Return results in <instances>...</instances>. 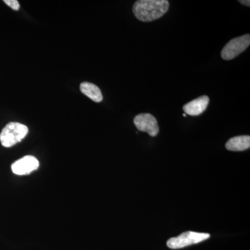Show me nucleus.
Instances as JSON below:
<instances>
[{
  "instance_id": "6",
  "label": "nucleus",
  "mask_w": 250,
  "mask_h": 250,
  "mask_svg": "<svg viewBox=\"0 0 250 250\" xmlns=\"http://www.w3.org/2000/svg\"><path fill=\"white\" fill-rule=\"evenodd\" d=\"M39 167V162L36 158L33 156H25L14 163L11 166V170L17 175H26L37 170Z\"/></svg>"
},
{
  "instance_id": "10",
  "label": "nucleus",
  "mask_w": 250,
  "mask_h": 250,
  "mask_svg": "<svg viewBox=\"0 0 250 250\" xmlns=\"http://www.w3.org/2000/svg\"><path fill=\"white\" fill-rule=\"evenodd\" d=\"M4 2L15 11H18L20 9V4L17 0H4Z\"/></svg>"
},
{
  "instance_id": "8",
  "label": "nucleus",
  "mask_w": 250,
  "mask_h": 250,
  "mask_svg": "<svg viewBox=\"0 0 250 250\" xmlns=\"http://www.w3.org/2000/svg\"><path fill=\"white\" fill-rule=\"evenodd\" d=\"M250 147V136H235L229 140L225 145V147L229 151L241 152L246 150Z\"/></svg>"
},
{
  "instance_id": "4",
  "label": "nucleus",
  "mask_w": 250,
  "mask_h": 250,
  "mask_svg": "<svg viewBox=\"0 0 250 250\" xmlns=\"http://www.w3.org/2000/svg\"><path fill=\"white\" fill-rule=\"evenodd\" d=\"M250 45V34L233 39L223 47L221 52L222 58L227 61L236 58L240 54L244 52Z\"/></svg>"
},
{
  "instance_id": "5",
  "label": "nucleus",
  "mask_w": 250,
  "mask_h": 250,
  "mask_svg": "<svg viewBox=\"0 0 250 250\" xmlns=\"http://www.w3.org/2000/svg\"><path fill=\"white\" fill-rule=\"evenodd\" d=\"M134 123L139 131L147 133L149 136H156L159 134L157 121L150 113H141L134 118Z\"/></svg>"
},
{
  "instance_id": "2",
  "label": "nucleus",
  "mask_w": 250,
  "mask_h": 250,
  "mask_svg": "<svg viewBox=\"0 0 250 250\" xmlns=\"http://www.w3.org/2000/svg\"><path fill=\"white\" fill-rule=\"evenodd\" d=\"M29 132L26 125L19 123H10L0 134V142L5 147H11L25 138Z\"/></svg>"
},
{
  "instance_id": "12",
  "label": "nucleus",
  "mask_w": 250,
  "mask_h": 250,
  "mask_svg": "<svg viewBox=\"0 0 250 250\" xmlns=\"http://www.w3.org/2000/svg\"><path fill=\"white\" fill-rule=\"evenodd\" d=\"M183 116H184V117H186V116H187V114H186V113H184V114H183Z\"/></svg>"
},
{
  "instance_id": "1",
  "label": "nucleus",
  "mask_w": 250,
  "mask_h": 250,
  "mask_svg": "<svg viewBox=\"0 0 250 250\" xmlns=\"http://www.w3.org/2000/svg\"><path fill=\"white\" fill-rule=\"evenodd\" d=\"M168 9L167 0H139L134 3L133 13L142 22H152L162 17Z\"/></svg>"
},
{
  "instance_id": "3",
  "label": "nucleus",
  "mask_w": 250,
  "mask_h": 250,
  "mask_svg": "<svg viewBox=\"0 0 250 250\" xmlns=\"http://www.w3.org/2000/svg\"><path fill=\"white\" fill-rule=\"evenodd\" d=\"M210 238V234L197 233L194 231H186L177 237L170 238L167 242V246L170 249H180L191 245L197 244Z\"/></svg>"
},
{
  "instance_id": "7",
  "label": "nucleus",
  "mask_w": 250,
  "mask_h": 250,
  "mask_svg": "<svg viewBox=\"0 0 250 250\" xmlns=\"http://www.w3.org/2000/svg\"><path fill=\"white\" fill-rule=\"evenodd\" d=\"M208 103L209 98L207 95H204L184 105L183 109L186 114L189 116H199L207 109Z\"/></svg>"
},
{
  "instance_id": "9",
  "label": "nucleus",
  "mask_w": 250,
  "mask_h": 250,
  "mask_svg": "<svg viewBox=\"0 0 250 250\" xmlns=\"http://www.w3.org/2000/svg\"><path fill=\"white\" fill-rule=\"evenodd\" d=\"M80 90L85 96L91 99L95 103H100L103 101V94L96 85L89 82H83L81 83Z\"/></svg>"
},
{
  "instance_id": "11",
  "label": "nucleus",
  "mask_w": 250,
  "mask_h": 250,
  "mask_svg": "<svg viewBox=\"0 0 250 250\" xmlns=\"http://www.w3.org/2000/svg\"><path fill=\"white\" fill-rule=\"evenodd\" d=\"M239 2H241L242 4L246 5V6H250V1L249 0H241L239 1Z\"/></svg>"
}]
</instances>
